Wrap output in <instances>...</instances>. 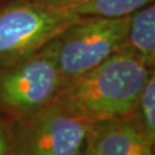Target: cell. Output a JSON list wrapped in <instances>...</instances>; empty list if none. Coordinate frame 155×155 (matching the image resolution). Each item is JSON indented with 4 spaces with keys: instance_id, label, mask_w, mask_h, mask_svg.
Returning <instances> with one entry per match:
<instances>
[{
    "instance_id": "obj_1",
    "label": "cell",
    "mask_w": 155,
    "mask_h": 155,
    "mask_svg": "<svg viewBox=\"0 0 155 155\" xmlns=\"http://www.w3.org/2000/svg\"><path fill=\"white\" fill-rule=\"evenodd\" d=\"M153 72L123 46L93 69L63 81L53 102L90 124L127 118Z\"/></svg>"
},
{
    "instance_id": "obj_2",
    "label": "cell",
    "mask_w": 155,
    "mask_h": 155,
    "mask_svg": "<svg viewBox=\"0 0 155 155\" xmlns=\"http://www.w3.org/2000/svg\"><path fill=\"white\" fill-rule=\"evenodd\" d=\"M83 16L32 0L0 5V66L37 53Z\"/></svg>"
},
{
    "instance_id": "obj_3",
    "label": "cell",
    "mask_w": 155,
    "mask_h": 155,
    "mask_svg": "<svg viewBox=\"0 0 155 155\" xmlns=\"http://www.w3.org/2000/svg\"><path fill=\"white\" fill-rule=\"evenodd\" d=\"M129 16H83L44 48L53 56L63 81L79 76L121 50L127 39Z\"/></svg>"
},
{
    "instance_id": "obj_4",
    "label": "cell",
    "mask_w": 155,
    "mask_h": 155,
    "mask_svg": "<svg viewBox=\"0 0 155 155\" xmlns=\"http://www.w3.org/2000/svg\"><path fill=\"white\" fill-rule=\"evenodd\" d=\"M63 77L50 52L41 50L0 66V115L12 122L32 115L55 99Z\"/></svg>"
},
{
    "instance_id": "obj_5",
    "label": "cell",
    "mask_w": 155,
    "mask_h": 155,
    "mask_svg": "<svg viewBox=\"0 0 155 155\" xmlns=\"http://www.w3.org/2000/svg\"><path fill=\"white\" fill-rule=\"evenodd\" d=\"M13 127L16 155H82L91 124L51 102Z\"/></svg>"
},
{
    "instance_id": "obj_6",
    "label": "cell",
    "mask_w": 155,
    "mask_h": 155,
    "mask_svg": "<svg viewBox=\"0 0 155 155\" xmlns=\"http://www.w3.org/2000/svg\"><path fill=\"white\" fill-rule=\"evenodd\" d=\"M153 148L127 117L91 124L82 155H154Z\"/></svg>"
},
{
    "instance_id": "obj_7",
    "label": "cell",
    "mask_w": 155,
    "mask_h": 155,
    "mask_svg": "<svg viewBox=\"0 0 155 155\" xmlns=\"http://www.w3.org/2000/svg\"><path fill=\"white\" fill-rule=\"evenodd\" d=\"M124 47L153 69L155 63V6L150 2L129 16Z\"/></svg>"
},
{
    "instance_id": "obj_8",
    "label": "cell",
    "mask_w": 155,
    "mask_h": 155,
    "mask_svg": "<svg viewBox=\"0 0 155 155\" xmlns=\"http://www.w3.org/2000/svg\"><path fill=\"white\" fill-rule=\"evenodd\" d=\"M129 118L150 144L155 145V75L150 76L140 91Z\"/></svg>"
},
{
    "instance_id": "obj_9",
    "label": "cell",
    "mask_w": 155,
    "mask_h": 155,
    "mask_svg": "<svg viewBox=\"0 0 155 155\" xmlns=\"http://www.w3.org/2000/svg\"><path fill=\"white\" fill-rule=\"evenodd\" d=\"M153 0H90L71 11L81 16L118 18L130 16Z\"/></svg>"
},
{
    "instance_id": "obj_10",
    "label": "cell",
    "mask_w": 155,
    "mask_h": 155,
    "mask_svg": "<svg viewBox=\"0 0 155 155\" xmlns=\"http://www.w3.org/2000/svg\"><path fill=\"white\" fill-rule=\"evenodd\" d=\"M0 155H16L13 122L0 115Z\"/></svg>"
},
{
    "instance_id": "obj_11",
    "label": "cell",
    "mask_w": 155,
    "mask_h": 155,
    "mask_svg": "<svg viewBox=\"0 0 155 155\" xmlns=\"http://www.w3.org/2000/svg\"><path fill=\"white\" fill-rule=\"evenodd\" d=\"M43 5L54 7V8H61V9H70L78 6L83 5L85 2H87L90 0H32Z\"/></svg>"
}]
</instances>
